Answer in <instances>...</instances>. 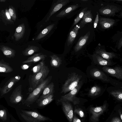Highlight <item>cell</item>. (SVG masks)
Masks as SVG:
<instances>
[{"label":"cell","mask_w":122,"mask_h":122,"mask_svg":"<svg viewBox=\"0 0 122 122\" xmlns=\"http://www.w3.org/2000/svg\"><path fill=\"white\" fill-rule=\"evenodd\" d=\"M86 72L87 76L93 79L110 83L114 87L122 88V83L109 76L96 66L92 65L87 68Z\"/></svg>","instance_id":"cell-1"},{"label":"cell","mask_w":122,"mask_h":122,"mask_svg":"<svg viewBox=\"0 0 122 122\" xmlns=\"http://www.w3.org/2000/svg\"><path fill=\"white\" fill-rule=\"evenodd\" d=\"M86 77L80 70L69 73L67 79L62 85L61 93L64 94L69 92L75 88L81 81L86 80Z\"/></svg>","instance_id":"cell-2"},{"label":"cell","mask_w":122,"mask_h":122,"mask_svg":"<svg viewBox=\"0 0 122 122\" xmlns=\"http://www.w3.org/2000/svg\"><path fill=\"white\" fill-rule=\"evenodd\" d=\"M50 72L47 66L44 63L41 71L38 73L30 75L29 78L30 86L29 91H32L46 78Z\"/></svg>","instance_id":"cell-3"},{"label":"cell","mask_w":122,"mask_h":122,"mask_svg":"<svg viewBox=\"0 0 122 122\" xmlns=\"http://www.w3.org/2000/svg\"><path fill=\"white\" fill-rule=\"evenodd\" d=\"M52 77L51 76H49L39 85L23 101L22 105L28 106L37 101L44 89L50 82Z\"/></svg>","instance_id":"cell-4"},{"label":"cell","mask_w":122,"mask_h":122,"mask_svg":"<svg viewBox=\"0 0 122 122\" xmlns=\"http://www.w3.org/2000/svg\"><path fill=\"white\" fill-rule=\"evenodd\" d=\"M86 80H83L80 81L76 86L68 94L61 96L60 99L72 102L74 105L79 104L80 102L79 99L76 97V96L82 85L86 82Z\"/></svg>","instance_id":"cell-5"},{"label":"cell","mask_w":122,"mask_h":122,"mask_svg":"<svg viewBox=\"0 0 122 122\" xmlns=\"http://www.w3.org/2000/svg\"><path fill=\"white\" fill-rule=\"evenodd\" d=\"M91 60L92 65L97 66H110L117 64L112 60H109L105 59L98 54L94 53L89 56Z\"/></svg>","instance_id":"cell-6"},{"label":"cell","mask_w":122,"mask_h":122,"mask_svg":"<svg viewBox=\"0 0 122 122\" xmlns=\"http://www.w3.org/2000/svg\"><path fill=\"white\" fill-rule=\"evenodd\" d=\"M101 70L107 74L118 79H122V68L120 66L111 67L104 66L101 67Z\"/></svg>","instance_id":"cell-7"},{"label":"cell","mask_w":122,"mask_h":122,"mask_svg":"<svg viewBox=\"0 0 122 122\" xmlns=\"http://www.w3.org/2000/svg\"><path fill=\"white\" fill-rule=\"evenodd\" d=\"M62 104L63 111L70 122H72L73 117V108L70 102L59 99Z\"/></svg>","instance_id":"cell-8"},{"label":"cell","mask_w":122,"mask_h":122,"mask_svg":"<svg viewBox=\"0 0 122 122\" xmlns=\"http://www.w3.org/2000/svg\"><path fill=\"white\" fill-rule=\"evenodd\" d=\"M106 104L100 107H91L90 109V111L92 114L91 120L94 121H97L99 117L106 110Z\"/></svg>","instance_id":"cell-9"},{"label":"cell","mask_w":122,"mask_h":122,"mask_svg":"<svg viewBox=\"0 0 122 122\" xmlns=\"http://www.w3.org/2000/svg\"><path fill=\"white\" fill-rule=\"evenodd\" d=\"M70 1L69 0H57L53 5L45 22H46L48 21L52 15L59 10L62 7L69 3Z\"/></svg>","instance_id":"cell-10"},{"label":"cell","mask_w":122,"mask_h":122,"mask_svg":"<svg viewBox=\"0 0 122 122\" xmlns=\"http://www.w3.org/2000/svg\"><path fill=\"white\" fill-rule=\"evenodd\" d=\"M121 9L114 5H108L101 8L99 10L100 13L103 15L113 16Z\"/></svg>","instance_id":"cell-11"},{"label":"cell","mask_w":122,"mask_h":122,"mask_svg":"<svg viewBox=\"0 0 122 122\" xmlns=\"http://www.w3.org/2000/svg\"><path fill=\"white\" fill-rule=\"evenodd\" d=\"M23 113L40 121L49 120V118L44 116L39 113L32 111H27L22 109H15Z\"/></svg>","instance_id":"cell-12"},{"label":"cell","mask_w":122,"mask_h":122,"mask_svg":"<svg viewBox=\"0 0 122 122\" xmlns=\"http://www.w3.org/2000/svg\"><path fill=\"white\" fill-rule=\"evenodd\" d=\"M103 58L109 60H112L113 59L118 58V55L113 52L106 51L105 50L102 49L96 50L95 53Z\"/></svg>","instance_id":"cell-13"},{"label":"cell","mask_w":122,"mask_h":122,"mask_svg":"<svg viewBox=\"0 0 122 122\" xmlns=\"http://www.w3.org/2000/svg\"><path fill=\"white\" fill-rule=\"evenodd\" d=\"M0 19L5 25H14V22L12 20L7 8L2 10L0 12Z\"/></svg>","instance_id":"cell-14"},{"label":"cell","mask_w":122,"mask_h":122,"mask_svg":"<svg viewBox=\"0 0 122 122\" xmlns=\"http://www.w3.org/2000/svg\"><path fill=\"white\" fill-rule=\"evenodd\" d=\"M54 85L53 82L48 84L44 89L41 95L37 100V102H39L42 99L53 93L54 92Z\"/></svg>","instance_id":"cell-15"},{"label":"cell","mask_w":122,"mask_h":122,"mask_svg":"<svg viewBox=\"0 0 122 122\" xmlns=\"http://www.w3.org/2000/svg\"><path fill=\"white\" fill-rule=\"evenodd\" d=\"M10 113L8 109L0 104V122H10Z\"/></svg>","instance_id":"cell-16"},{"label":"cell","mask_w":122,"mask_h":122,"mask_svg":"<svg viewBox=\"0 0 122 122\" xmlns=\"http://www.w3.org/2000/svg\"><path fill=\"white\" fill-rule=\"evenodd\" d=\"M83 26L80 24L76 25L70 32L67 39V45L68 46L71 45L75 38L78 32V30Z\"/></svg>","instance_id":"cell-17"},{"label":"cell","mask_w":122,"mask_h":122,"mask_svg":"<svg viewBox=\"0 0 122 122\" xmlns=\"http://www.w3.org/2000/svg\"><path fill=\"white\" fill-rule=\"evenodd\" d=\"M99 23L101 27L103 29L110 28L115 24V20L109 18L101 17L99 19Z\"/></svg>","instance_id":"cell-18"},{"label":"cell","mask_w":122,"mask_h":122,"mask_svg":"<svg viewBox=\"0 0 122 122\" xmlns=\"http://www.w3.org/2000/svg\"><path fill=\"white\" fill-rule=\"evenodd\" d=\"M47 56L42 53H38L34 54L29 57L26 60L22 62L24 63L30 62H36L40 61H44Z\"/></svg>","instance_id":"cell-19"},{"label":"cell","mask_w":122,"mask_h":122,"mask_svg":"<svg viewBox=\"0 0 122 122\" xmlns=\"http://www.w3.org/2000/svg\"><path fill=\"white\" fill-rule=\"evenodd\" d=\"M25 30V26L23 23L17 27L14 35L16 41H19L23 37Z\"/></svg>","instance_id":"cell-20"},{"label":"cell","mask_w":122,"mask_h":122,"mask_svg":"<svg viewBox=\"0 0 122 122\" xmlns=\"http://www.w3.org/2000/svg\"><path fill=\"white\" fill-rule=\"evenodd\" d=\"M90 35V32H89L80 38L74 47V49L75 52L78 51L82 48L87 42Z\"/></svg>","instance_id":"cell-21"},{"label":"cell","mask_w":122,"mask_h":122,"mask_svg":"<svg viewBox=\"0 0 122 122\" xmlns=\"http://www.w3.org/2000/svg\"><path fill=\"white\" fill-rule=\"evenodd\" d=\"M108 90L110 93L116 99L120 101L122 100V88L114 87Z\"/></svg>","instance_id":"cell-22"},{"label":"cell","mask_w":122,"mask_h":122,"mask_svg":"<svg viewBox=\"0 0 122 122\" xmlns=\"http://www.w3.org/2000/svg\"><path fill=\"white\" fill-rule=\"evenodd\" d=\"M92 19L93 16L91 11L90 10L86 11L82 18V20L80 24L83 26L86 24L87 23H92Z\"/></svg>","instance_id":"cell-23"},{"label":"cell","mask_w":122,"mask_h":122,"mask_svg":"<svg viewBox=\"0 0 122 122\" xmlns=\"http://www.w3.org/2000/svg\"><path fill=\"white\" fill-rule=\"evenodd\" d=\"M79 7L78 4L70 5L60 12L56 16L57 17L64 16L68 13L77 9Z\"/></svg>","instance_id":"cell-24"},{"label":"cell","mask_w":122,"mask_h":122,"mask_svg":"<svg viewBox=\"0 0 122 122\" xmlns=\"http://www.w3.org/2000/svg\"><path fill=\"white\" fill-rule=\"evenodd\" d=\"M103 92L101 87L97 85H95L92 87L88 91V95L89 96L94 97L100 94Z\"/></svg>","instance_id":"cell-25"},{"label":"cell","mask_w":122,"mask_h":122,"mask_svg":"<svg viewBox=\"0 0 122 122\" xmlns=\"http://www.w3.org/2000/svg\"><path fill=\"white\" fill-rule=\"evenodd\" d=\"M50 57L51 58L50 65L52 67H58L61 64L62 60L61 58L55 54L50 56Z\"/></svg>","instance_id":"cell-26"},{"label":"cell","mask_w":122,"mask_h":122,"mask_svg":"<svg viewBox=\"0 0 122 122\" xmlns=\"http://www.w3.org/2000/svg\"><path fill=\"white\" fill-rule=\"evenodd\" d=\"M0 50L5 55L8 57H11L15 55V51L8 46L1 45L0 46Z\"/></svg>","instance_id":"cell-27"},{"label":"cell","mask_w":122,"mask_h":122,"mask_svg":"<svg viewBox=\"0 0 122 122\" xmlns=\"http://www.w3.org/2000/svg\"><path fill=\"white\" fill-rule=\"evenodd\" d=\"M39 49V47L37 46L29 45L27 48L23 51L22 53L25 56H29L38 52Z\"/></svg>","instance_id":"cell-28"},{"label":"cell","mask_w":122,"mask_h":122,"mask_svg":"<svg viewBox=\"0 0 122 122\" xmlns=\"http://www.w3.org/2000/svg\"><path fill=\"white\" fill-rule=\"evenodd\" d=\"M54 25V24H53L47 26L41 31L36 38V40H40L45 36L52 29Z\"/></svg>","instance_id":"cell-29"},{"label":"cell","mask_w":122,"mask_h":122,"mask_svg":"<svg viewBox=\"0 0 122 122\" xmlns=\"http://www.w3.org/2000/svg\"><path fill=\"white\" fill-rule=\"evenodd\" d=\"M53 93L42 99L39 102L38 106L42 107L48 105L53 100Z\"/></svg>","instance_id":"cell-30"},{"label":"cell","mask_w":122,"mask_h":122,"mask_svg":"<svg viewBox=\"0 0 122 122\" xmlns=\"http://www.w3.org/2000/svg\"><path fill=\"white\" fill-rule=\"evenodd\" d=\"M44 63V61H42L32 68L31 70L33 72V75L36 74L41 71Z\"/></svg>","instance_id":"cell-31"},{"label":"cell","mask_w":122,"mask_h":122,"mask_svg":"<svg viewBox=\"0 0 122 122\" xmlns=\"http://www.w3.org/2000/svg\"><path fill=\"white\" fill-rule=\"evenodd\" d=\"M8 10L9 14L12 20L14 22H15L16 19V13L15 8L12 5H10Z\"/></svg>","instance_id":"cell-32"},{"label":"cell","mask_w":122,"mask_h":122,"mask_svg":"<svg viewBox=\"0 0 122 122\" xmlns=\"http://www.w3.org/2000/svg\"><path fill=\"white\" fill-rule=\"evenodd\" d=\"M87 7L85 8L81 11L76 18L75 19L72 26H74L78 23L82 18L85 13L87 11Z\"/></svg>","instance_id":"cell-33"},{"label":"cell","mask_w":122,"mask_h":122,"mask_svg":"<svg viewBox=\"0 0 122 122\" xmlns=\"http://www.w3.org/2000/svg\"><path fill=\"white\" fill-rule=\"evenodd\" d=\"M12 69L7 65L0 62V72H8L11 71Z\"/></svg>","instance_id":"cell-34"},{"label":"cell","mask_w":122,"mask_h":122,"mask_svg":"<svg viewBox=\"0 0 122 122\" xmlns=\"http://www.w3.org/2000/svg\"><path fill=\"white\" fill-rule=\"evenodd\" d=\"M74 112L77 114L80 117H83L84 116V113L82 110L80 108H75L74 110Z\"/></svg>","instance_id":"cell-35"},{"label":"cell","mask_w":122,"mask_h":122,"mask_svg":"<svg viewBox=\"0 0 122 122\" xmlns=\"http://www.w3.org/2000/svg\"><path fill=\"white\" fill-rule=\"evenodd\" d=\"M97 14L94 23V27L95 28H96L97 27V24L99 21L98 13V12H97Z\"/></svg>","instance_id":"cell-36"},{"label":"cell","mask_w":122,"mask_h":122,"mask_svg":"<svg viewBox=\"0 0 122 122\" xmlns=\"http://www.w3.org/2000/svg\"><path fill=\"white\" fill-rule=\"evenodd\" d=\"M111 122H122V121L119 118L116 117L112 119Z\"/></svg>","instance_id":"cell-37"},{"label":"cell","mask_w":122,"mask_h":122,"mask_svg":"<svg viewBox=\"0 0 122 122\" xmlns=\"http://www.w3.org/2000/svg\"><path fill=\"white\" fill-rule=\"evenodd\" d=\"M10 122H19L11 113H10Z\"/></svg>","instance_id":"cell-38"},{"label":"cell","mask_w":122,"mask_h":122,"mask_svg":"<svg viewBox=\"0 0 122 122\" xmlns=\"http://www.w3.org/2000/svg\"><path fill=\"white\" fill-rule=\"evenodd\" d=\"M72 120L73 122H81L80 120L75 116L73 117Z\"/></svg>","instance_id":"cell-39"},{"label":"cell","mask_w":122,"mask_h":122,"mask_svg":"<svg viewBox=\"0 0 122 122\" xmlns=\"http://www.w3.org/2000/svg\"><path fill=\"white\" fill-rule=\"evenodd\" d=\"M15 81L14 79H13L12 81H11L8 84L7 86V87L9 88L11 87L14 84Z\"/></svg>","instance_id":"cell-40"},{"label":"cell","mask_w":122,"mask_h":122,"mask_svg":"<svg viewBox=\"0 0 122 122\" xmlns=\"http://www.w3.org/2000/svg\"><path fill=\"white\" fill-rule=\"evenodd\" d=\"M29 66V65H24L22 66L21 68L23 69L26 70L28 69Z\"/></svg>","instance_id":"cell-41"},{"label":"cell","mask_w":122,"mask_h":122,"mask_svg":"<svg viewBox=\"0 0 122 122\" xmlns=\"http://www.w3.org/2000/svg\"><path fill=\"white\" fill-rule=\"evenodd\" d=\"M122 38L120 40L119 43L118 49H120L122 46Z\"/></svg>","instance_id":"cell-42"},{"label":"cell","mask_w":122,"mask_h":122,"mask_svg":"<svg viewBox=\"0 0 122 122\" xmlns=\"http://www.w3.org/2000/svg\"><path fill=\"white\" fill-rule=\"evenodd\" d=\"M119 113V114H120L121 120H122V113L120 112Z\"/></svg>","instance_id":"cell-43"},{"label":"cell","mask_w":122,"mask_h":122,"mask_svg":"<svg viewBox=\"0 0 122 122\" xmlns=\"http://www.w3.org/2000/svg\"><path fill=\"white\" fill-rule=\"evenodd\" d=\"M6 1V0H0V2H5Z\"/></svg>","instance_id":"cell-44"},{"label":"cell","mask_w":122,"mask_h":122,"mask_svg":"<svg viewBox=\"0 0 122 122\" xmlns=\"http://www.w3.org/2000/svg\"><path fill=\"white\" fill-rule=\"evenodd\" d=\"M81 0L83 1H87V0Z\"/></svg>","instance_id":"cell-45"}]
</instances>
